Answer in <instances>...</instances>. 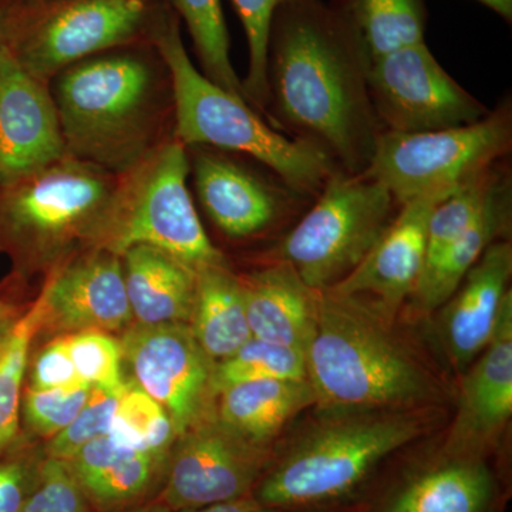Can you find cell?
<instances>
[{"mask_svg": "<svg viewBox=\"0 0 512 512\" xmlns=\"http://www.w3.org/2000/svg\"><path fill=\"white\" fill-rule=\"evenodd\" d=\"M369 67L359 33L329 2L286 3L269 35L271 123L318 148L338 170L365 173L383 133L370 99Z\"/></svg>", "mask_w": 512, "mask_h": 512, "instance_id": "obj_1", "label": "cell"}, {"mask_svg": "<svg viewBox=\"0 0 512 512\" xmlns=\"http://www.w3.org/2000/svg\"><path fill=\"white\" fill-rule=\"evenodd\" d=\"M165 64L153 43L119 47L67 67L52 90L66 156L124 175L161 141Z\"/></svg>", "mask_w": 512, "mask_h": 512, "instance_id": "obj_2", "label": "cell"}, {"mask_svg": "<svg viewBox=\"0 0 512 512\" xmlns=\"http://www.w3.org/2000/svg\"><path fill=\"white\" fill-rule=\"evenodd\" d=\"M316 404L333 414L416 410L441 399V384L372 306L322 291L306 350Z\"/></svg>", "mask_w": 512, "mask_h": 512, "instance_id": "obj_3", "label": "cell"}, {"mask_svg": "<svg viewBox=\"0 0 512 512\" xmlns=\"http://www.w3.org/2000/svg\"><path fill=\"white\" fill-rule=\"evenodd\" d=\"M414 410L335 414L278 456L252 497L279 512H316L352 504L379 468L426 431Z\"/></svg>", "mask_w": 512, "mask_h": 512, "instance_id": "obj_4", "label": "cell"}, {"mask_svg": "<svg viewBox=\"0 0 512 512\" xmlns=\"http://www.w3.org/2000/svg\"><path fill=\"white\" fill-rule=\"evenodd\" d=\"M151 43L170 79L174 137L185 147L247 154L299 195H318L338 170L318 148L279 133L251 104L204 76L188 56L173 8L158 23Z\"/></svg>", "mask_w": 512, "mask_h": 512, "instance_id": "obj_5", "label": "cell"}, {"mask_svg": "<svg viewBox=\"0 0 512 512\" xmlns=\"http://www.w3.org/2000/svg\"><path fill=\"white\" fill-rule=\"evenodd\" d=\"M119 187L120 175L69 156L0 185V252L39 269L79 245L99 247Z\"/></svg>", "mask_w": 512, "mask_h": 512, "instance_id": "obj_6", "label": "cell"}, {"mask_svg": "<svg viewBox=\"0 0 512 512\" xmlns=\"http://www.w3.org/2000/svg\"><path fill=\"white\" fill-rule=\"evenodd\" d=\"M188 175V148L175 137L157 144L133 170L120 175L116 202L97 248L121 256L134 245H150L195 271L228 265L202 227Z\"/></svg>", "mask_w": 512, "mask_h": 512, "instance_id": "obj_7", "label": "cell"}, {"mask_svg": "<svg viewBox=\"0 0 512 512\" xmlns=\"http://www.w3.org/2000/svg\"><path fill=\"white\" fill-rule=\"evenodd\" d=\"M170 6L168 0H22L10 52L49 83L89 57L151 43Z\"/></svg>", "mask_w": 512, "mask_h": 512, "instance_id": "obj_8", "label": "cell"}, {"mask_svg": "<svg viewBox=\"0 0 512 512\" xmlns=\"http://www.w3.org/2000/svg\"><path fill=\"white\" fill-rule=\"evenodd\" d=\"M315 205L286 235L279 261L315 291H329L352 274L392 224L397 201L379 181L336 170Z\"/></svg>", "mask_w": 512, "mask_h": 512, "instance_id": "obj_9", "label": "cell"}, {"mask_svg": "<svg viewBox=\"0 0 512 512\" xmlns=\"http://www.w3.org/2000/svg\"><path fill=\"white\" fill-rule=\"evenodd\" d=\"M510 103L468 126L421 133L383 131L365 174L379 181L397 201L450 194L480 177L510 153Z\"/></svg>", "mask_w": 512, "mask_h": 512, "instance_id": "obj_10", "label": "cell"}, {"mask_svg": "<svg viewBox=\"0 0 512 512\" xmlns=\"http://www.w3.org/2000/svg\"><path fill=\"white\" fill-rule=\"evenodd\" d=\"M367 82L383 131L421 133L468 126L490 113L441 67L426 42L370 62Z\"/></svg>", "mask_w": 512, "mask_h": 512, "instance_id": "obj_11", "label": "cell"}, {"mask_svg": "<svg viewBox=\"0 0 512 512\" xmlns=\"http://www.w3.org/2000/svg\"><path fill=\"white\" fill-rule=\"evenodd\" d=\"M168 460L164 503L177 512L247 497L272 454L225 427L208 413L175 440Z\"/></svg>", "mask_w": 512, "mask_h": 512, "instance_id": "obj_12", "label": "cell"}, {"mask_svg": "<svg viewBox=\"0 0 512 512\" xmlns=\"http://www.w3.org/2000/svg\"><path fill=\"white\" fill-rule=\"evenodd\" d=\"M133 382L164 407L177 437L210 413L215 363L188 323L137 325L120 340Z\"/></svg>", "mask_w": 512, "mask_h": 512, "instance_id": "obj_13", "label": "cell"}, {"mask_svg": "<svg viewBox=\"0 0 512 512\" xmlns=\"http://www.w3.org/2000/svg\"><path fill=\"white\" fill-rule=\"evenodd\" d=\"M356 500L352 512H501L503 478L487 457L440 451L386 480L372 478Z\"/></svg>", "mask_w": 512, "mask_h": 512, "instance_id": "obj_14", "label": "cell"}, {"mask_svg": "<svg viewBox=\"0 0 512 512\" xmlns=\"http://www.w3.org/2000/svg\"><path fill=\"white\" fill-rule=\"evenodd\" d=\"M66 157L49 83L20 66L10 49L0 55V185Z\"/></svg>", "mask_w": 512, "mask_h": 512, "instance_id": "obj_15", "label": "cell"}, {"mask_svg": "<svg viewBox=\"0 0 512 512\" xmlns=\"http://www.w3.org/2000/svg\"><path fill=\"white\" fill-rule=\"evenodd\" d=\"M450 194L423 195L400 205L392 224L366 258L329 291L360 299L393 322L423 271L431 211Z\"/></svg>", "mask_w": 512, "mask_h": 512, "instance_id": "obj_16", "label": "cell"}, {"mask_svg": "<svg viewBox=\"0 0 512 512\" xmlns=\"http://www.w3.org/2000/svg\"><path fill=\"white\" fill-rule=\"evenodd\" d=\"M47 325L63 335L117 332L133 323L121 256L92 248L53 269L43 288Z\"/></svg>", "mask_w": 512, "mask_h": 512, "instance_id": "obj_17", "label": "cell"}, {"mask_svg": "<svg viewBox=\"0 0 512 512\" xmlns=\"http://www.w3.org/2000/svg\"><path fill=\"white\" fill-rule=\"evenodd\" d=\"M512 414V293L490 342L468 370L453 427L440 451L487 457Z\"/></svg>", "mask_w": 512, "mask_h": 512, "instance_id": "obj_18", "label": "cell"}, {"mask_svg": "<svg viewBox=\"0 0 512 512\" xmlns=\"http://www.w3.org/2000/svg\"><path fill=\"white\" fill-rule=\"evenodd\" d=\"M195 192L211 221L229 238L266 231L292 201L291 190L268 183L238 161L212 148H191Z\"/></svg>", "mask_w": 512, "mask_h": 512, "instance_id": "obj_19", "label": "cell"}, {"mask_svg": "<svg viewBox=\"0 0 512 512\" xmlns=\"http://www.w3.org/2000/svg\"><path fill=\"white\" fill-rule=\"evenodd\" d=\"M512 245L501 239L487 248L441 306L440 336L451 366L463 372L493 336L498 316L511 292Z\"/></svg>", "mask_w": 512, "mask_h": 512, "instance_id": "obj_20", "label": "cell"}, {"mask_svg": "<svg viewBox=\"0 0 512 512\" xmlns=\"http://www.w3.org/2000/svg\"><path fill=\"white\" fill-rule=\"evenodd\" d=\"M252 338L302 350L318 322L319 295L284 261L241 278Z\"/></svg>", "mask_w": 512, "mask_h": 512, "instance_id": "obj_21", "label": "cell"}, {"mask_svg": "<svg viewBox=\"0 0 512 512\" xmlns=\"http://www.w3.org/2000/svg\"><path fill=\"white\" fill-rule=\"evenodd\" d=\"M512 220L511 178L498 171L480 217L463 237L430 264L424 265L409 298L414 315L436 312L451 298L467 272L494 242L508 239Z\"/></svg>", "mask_w": 512, "mask_h": 512, "instance_id": "obj_22", "label": "cell"}, {"mask_svg": "<svg viewBox=\"0 0 512 512\" xmlns=\"http://www.w3.org/2000/svg\"><path fill=\"white\" fill-rule=\"evenodd\" d=\"M128 302L140 325L188 323L197 295V271L180 259L134 245L121 255Z\"/></svg>", "mask_w": 512, "mask_h": 512, "instance_id": "obj_23", "label": "cell"}, {"mask_svg": "<svg viewBox=\"0 0 512 512\" xmlns=\"http://www.w3.org/2000/svg\"><path fill=\"white\" fill-rule=\"evenodd\" d=\"M215 416L239 437L268 447L288 421L316 404L308 379L251 380L232 384L218 392Z\"/></svg>", "mask_w": 512, "mask_h": 512, "instance_id": "obj_24", "label": "cell"}, {"mask_svg": "<svg viewBox=\"0 0 512 512\" xmlns=\"http://www.w3.org/2000/svg\"><path fill=\"white\" fill-rule=\"evenodd\" d=\"M167 458L117 443L110 434L90 441L67 461L84 494L101 507L136 500L146 493Z\"/></svg>", "mask_w": 512, "mask_h": 512, "instance_id": "obj_25", "label": "cell"}, {"mask_svg": "<svg viewBox=\"0 0 512 512\" xmlns=\"http://www.w3.org/2000/svg\"><path fill=\"white\" fill-rule=\"evenodd\" d=\"M190 328L198 345L217 363L252 338L241 278L228 265L197 271V295Z\"/></svg>", "mask_w": 512, "mask_h": 512, "instance_id": "obj_26", "label": "cell"}, {"mask_svg": "<svg viewBox=\"0 0 512 512\" xmlns=\"http://www.w3.org/2000/svg\"><path fill=\"white\" fill-rule=\"evenodd\" d=\"M365 43L370 62L426 42L427 6L424 0H329Z\"/></svg>", "mask_w": 512, "mask_h": 512, "instance_id": "obj_27", "label": "cell"}, {"mask_svg": "<svg viewBox=\"0 0 512 512\" xmlns=\"http://www.w3.org/2000/svg\"><path fill=\"white\" fill-rule=\"evenodd\" d=\"M187 28L201 64L211 82L249 103L242 80L231 62V43L221 0H168Z\"/></svg>", "mask_w": 512, "mask_h": 512, "instance_id": "obj_28", "label": "cell"}, {"mask_svg": "<svg viewBox=\"0 0 512 512\" xmlns=\"http://www.w3.org/2000/svg\"><path fill=\"white\" fill-rule=\"evenodd\" d=\"M46 319L45 295L40 293L28 312L15 320L0 348V450L18 439L23 382L29 353Z\"/></svg>", "mask_w": 512, "mask_h": 512, "instance_id": "obj_29", "label": "cell"}, {"mask_svg": "<svg viewBox=\"0 0 512 512\" xmlns=\"http://www.w3.org/2000/svg\"><path fill=\"white\" fill-rule=\"evenodd\" d=\"M109 434L123 446L167 460L177 440L173 420L164 407L133 380L127 382Z\"/></svg>", "mask_w": 512, "mask_h": 512, "instance_id": "obj_30", "label": "cell"}, {"mask_svg": "<svg viewBox=\"0 0 512 512\" xmlns=\"http://www.w3.org/2000/svg\"><path fill=\"white\" fill-rule=\"evenodd\" d=\"M264 379H308L305 353L291 346L251 338L234 355L215 363L212 389L217 396L232 384Z\"/></svg>", "mask_w": 512, "mask_h": 512, "instance_id": "obj_31", "label": "cell"}, {"mask_svg": "<svg viewBox=\"0 0 512 512\" xmlns=\"http://www.w3.org/2000/svg\"><path fill=\"white\" fill-rule=\"evenodd\" d=\"M498 164L468 181L441 200L430 214L427 225V249L424 265L430 264L451 244L463 237L480 217L488 192L498 174ZM424 268V266H423Z\"/></svg>", "mask_w": 512, "mask_h": 512, "instance_id": "obj_32", "label": "cell"}, {"mask_svg": "<svg viewBox=\"0 0 512 512\" xmlns=\"http://www.w3.org/2000/svg\"><path fill=\"white\" fill-rule=\"evenodd\" d=\"M248 43V74L242 80L249 104L269 119L268 47L272 20L279 8L293 0H231Z\"/></svg>", "mask_w": 512, "mask_h": 512, "instance_id": "obj_33", "label": "cell"}, {"mask_svg": "<svg viewBox=\"0 0 512 512\" xmlns=\"http://www.w3.org/2000/svg\"><path fill=\"white\" fill-rule=\"evenodd\" d=\"M92 390V384L86 382L56 389L28 387L22 396L20 413L33 434L52 439L76 419Z\"/></svg>", "mask_w": 512, "mask_h": 512, "instance_id": "obj_34", "label": "cell"}, {"mask_svg": "<svg viewBox=\"0 0 512 512\" xmlns=\"http://www.w3.org/2000/svg\"><path fill=\"white\" fill-rule=\"evenodd\" d=\"M126 386L127 382L116 389L93 387L89 400L77 414L76 419L50 439L47 446L49 457L69 461L90 441L109 434L114 414Z\"/></svg>", "mask_w": 512, "mask_h": 512, "instance_id": "obj_35", "label": "cell"}, {"mask_svg": "<svg viewBox=\"0 0 512 512\" xmlns=\"http://www.w3.org/2000/svg\"><path fill=\"white\" fill-rule=\"evenodd\" d=\"M67 336L70 357L77 376L101 389L123 386V349L119 340L106 332H79Z\"/></svg>", "mask_w": 512, "mask_h": 512, "instance_id": "obj_36", "label": "cell"}, {"mask_svg": "<svg viewBox=\"0 0 512 512\" xmlns=\"http://www.w3.org/2000/svg\"><path fill=\"white\" fill-rule=\"evenodd\" d=\"M89 498L67 461L47 457L22 512H90Z\"/></svg>", "mask_w": 512, "mask_h": 512, "instance_id": "obj_37", "label": "cell"}, {"mask_svg": "<svg viewBox=\"0 0 512 512\" xmlns=\"http://www.w3.org/2000/svg\"><path fill=\"white\" fill-rule=\"evenodd\" d=\"M0 450V512H22L36 483L39 464L28 454Z\"/></svg>", "mask_w": 512, "mask_h": 512, "instance_id": "obj_38", "label": "cell"}, {"mask_svg": "<svg viewBox=\"0 0 512 512\" xmlns=\"http://www.w3.org/2000/svg\"><path fill=\"white\" fill-rule=\"evenodd\" d=\"M29 376L28 387L33 389H56L83 382L74 369L66 335L59 336L39 350Z\"/></svg>", "mask_w": 512, "mask_h": 512, "instance_id": "obj_39", "label": "cell"}, {"mask_svg": "<svg viewBox=\"0 0 512 512\" xmlns=\"http://www.w3.org/2000/svg\"><path fill=\"white\" fill-rule=\"evenodd\" d=\"M22 0H0V55L10 49Z\"/></svg>", "mask_w": 512, "mask_h": 512, "instance_id": "obj_40", "label": "cell"}, {"mask_svg": "<svg viewBox=\"0 0 512 512\" xmlns=\"http://www.w3.org/2000/svg\"><path fill=\"white\" fill-rule=\"evenodd\" d=\"M177 512H279L265 507L255 500L252 495L238 498V500L225 501V503L205 505V507L191 508Z\"/></svg>", "mask_w": 512, "mask_h": 512, "instance_id": "obj_41", "label": "cell"}, {"mask_svg": "<svg viewBox=\"0 0 512 512\" xmlns=\"http://www.w3.org/2000/svg\"><path fill=\"white\" fill-rule=\"evenodd\" d=\"M478 3L485 6L494 13H497L505 22L511 23L512 20V0H477Z\"/></svg>", "mask_w": 512, "mask_h": 512, "instance_id": "obj_42", "label": "cell"}, {"mask_svg": "<svg viewBox=\"0 0 512 512\" xmlns=\"http://www.w3.org/2000/svg\"><path fill=\"white\" fill-rule=\"evenodd\" d=\"M15 320L16 316H12V318L0 319V348H2L3 342H5L6 336H8L9 330L12 328Z\"/></svg>", "mask_w": 512, "mask_h": 512, "instance_id": "obj_43", "label": "cell"}, {"mask_svg": "<svg viewBox=\"0 0 512 512\" xmlns=\"http://www.w3.org/2000/svg\"><path fill=\"white\" fill-rule=\"evenodd\" d=\"M12 316H16L15 308L8 305V303L0 301V319L12 318Z\"/></svg>", "mask_w": 512, "mask_h": 512, "instance_id": "obj_44", "label": "cell"}, {"mask_svg": "<svg viewBox=\"0 0 512 512\" xmlns=\"http://www.w3.org/2000/svg\"><path fill=\"white\" fill-rule=\"evenodd\" d=\"M136 512H168V508L160 507V505H156V507L143 508V510L136 511Z\"/></svg>", "mask_w": 512, "mask_h": 512, "instance_id": "obj_45", "label": "cell"}, {"mask_svg": "<svg viewBox=\"0 0 512 512\" xmlns=\"http://www.w3.org/2000/svg\"><path fill=\"white\" fill-rule=\"evenodd\" d=\"M316 512H352V511L349 510L348 505H343V507L333 508V510L316 511Z\"/></svg>", "mask_w": 512, "mask_h": 512, "instance_id": "obj_46", "label": "cell"}]
</instances>
